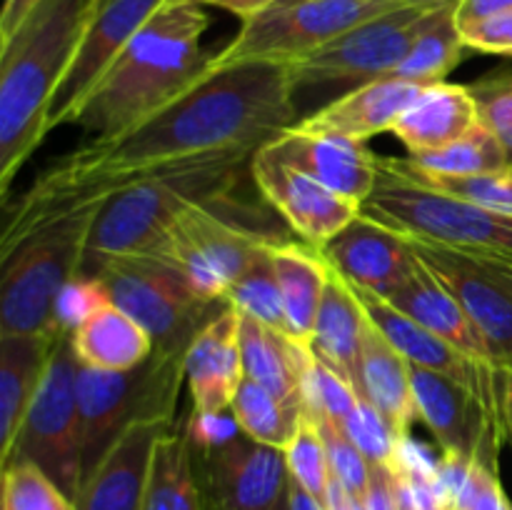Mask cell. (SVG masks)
I'll return each instance as SVG.
<instances>
[{"instance_id": "obj_3", "label": "cell", "mask_w": 512, "mask_h": 510, "mask_svg": "<svg viewBox=\"0 0 512 510\" xmlns=\"http://www.w3.org/2000/svg\"><path fill=\"white\" fill-rule=\"evenodd\" d=\"M88 0H40L0 45V193L48 135L55 90L83 33Z\"/></svg>"}, {"instance_id": "obj_49", "label": "cell", "mask_w": 512, "mask_h": 510, "mask_svg": "<svg viewBox=\"0 0 512 510\" xmlns=\"http://www.w3.org/2000/svg\"><path fill=\"white\" fill-rule=\"evenodd\" d=\"M38 3L40 0H5L3 15H0V45L8 43L18 33L20 25L28 20V15L33 13Z\"/></svg>"}, {"instance_id": "obj_34", "label": "cell", "mask_w": 512, "mask_h": 510, "mask_svg": "<svg viewBox=\"0 0 512 510\" xmlns=\"http://www.w3.org/2000/svg\"><path fill=\"white\" fill-rule=\"evenodd\" d=\"M403 163L415 173L445 175V178L512 173L510 153L483 120L455 143L440 150H430V153L408 155L403 158Z\"/></svg>"}, {"instance_id": "obj_42", "label": "cell", "mask_w": 512, "mask_h": 510, "mask_svg": "<svg viewBox=\"0 0 512 510\" xmlns=\"http://www.w3.org/2000/svg\"><path fill=\"white\" fill-rule=\"evenodd\" d=\"M313 418L318 423L320 435H323L325 450H328L330 470L360 500L365 490H368L373 465L368 463V458L360 453L358 445L345 435V430L338 423H333L330 418H323V415H313Z\"/></svg>"}, {"instance_id": "obj_33", "label": "cell", "mask_w": 512, "mask_h": 510, "mask_svg": "<svg viewBox=\"0 0 512 510\" xmlns=\"http://www.w3.org/2000/svg\"><path fill=\"white\" fill-rule=\"evenodd\" d=\"M455 8L458 5H445V8H435L430 13L420 33L415 35L405 60L393 73L395 78L420 85H435L445 83V78L458 68L463 53L470 48L460 33Z\"/></svg>"}, {"instance_id": "obj_29", "label": "cell", "mask_w": 512, "mask_h": 510, "mask_svg": "<svg viewBox=\"0 0 512 510\" xmlns=\"http://www.w3.org/2000/svg\"><path fill=\"white\" fill-rule=\"evenodd\" d=\"M270 258H273L290 335L310 345L333 268L313 245L283 238L270 243Z\"/></svg>"}, {"instance_id": "obj_18", "label": "cell", "mask_w": 512, "mask_h": 510, "mask_svg": "<svg viewBox=\"0 0 512 510\" xmlns=\"http://www.w3.org/2000/svg\"><path fill=\"white\" fill-rule=\"evenodd\" d=\"M320 253L353 288L388 298L418 265L408 235L360 213Z\"/></svg>"}, {"instance_id": "obj_19", "label": "cell", "mask_w": 512, "mask_h": 510, "mask_svg": "<svg viewBox=\"0 0 512 510\" xmlns=\"http://www.w3.org/2000/svg\"><path fill=\"white\" fill-rule=\"evenodd\" d=\"M355 293H358L370 323L385 335V340H388L410 365L433 370V373L440 375H448V378L460 380V383L475 388L488 400H500V380H503V373L465 358V355L460 353V350H455L448 340H443L440 335H435L433 330H428L425 325H420L418 320L410 318L408 313L395 308L390 300L360 288H355Z\"/></svg>"}, {"instance_id": "obj_56", "label": "cell", "mask_w": 512, "mask_h": 510, "mask_svg": "<svg viewBox=\"0 0 512 510\" xmlns=\"http://www.w3.org/2000/svg\"><path fill=\"white\" fill-rule=\"evenodd\" d=\"M433 510H448V508H433Z\"/></svg>"}, {"instance_id": "obj_38", "label": "cell", "mask_w": 512, "mask_h": 510, "mask_svg": "<svg viewBox=\"0 0 512 510\" xmlns=\"http://www.w3.org/2000/svg\"><path fill=\"white\" fill-rule=\"evenodd\" d=\"M285 463H288L290 478L298 480L310 495H315L323 503L333 470H330L323 435H320L318 423L308 413V408H305L303 420H300L298 433L293 435V440L285 448Z\"/></svg>"}, {"instance_id": "obj_4", "label": "cell", "mask_w": 512, "mask_h": 510, "mask_svg": "<svg viewBox=\"0 0 512 510\" xmlns=\"http://www.w3.org/2000/svg\"><path fill=\"white\" fill-rule=\"evenodd\" d=\"M258 150L203 155L120 188L95 218L83 265L118 255L158 253L190 208L233 195Z\"/></svg>"}, {"instance_id": "obj_17", "label": "cell", "mask_w": 512, "mask_h": 510, "mask_svg": "<svg viewBox=\"0 0 512 510\" xmlns=\"http://www.w3.org/2000/svg\"><path fill=\"white\" fill-rule=\"evenodd\" d=\"M413 388L418 420L433 433L443 455L473 460L483 443L508 435L500 400H488L460 380L413 365Z\"/></svg>"}, {"instance_id": "obj_37", "label": "cell", "mask_w": 512, "mask_h": 510, "mask_svg": "<svg viewBox=\"0 0 512 510\" xmlns=\"http://www.w3.org/2000/svg\"><path fill=\"white\" fill-rule=\"evenodd\" d=\"M393 170H398L405 178L425 185V188L440 190V193L455 195L468 203L483 205V208L503 210L512 213V173L498 175H473V178H445V175H423L410 170L403 158H383Z\"/></svg>"}, {"instance_id": "obj_20", "label": "cell", "mask_w": 512, "mask_h": 510, "mask_svg": "<svg viewBox=\"0 0 512 510\" xmlns=\"http://www.w3.org/2000/svg\"><path fill=\"white\" fill-rule=\"evenodd\" d=\"M425 88L428 85L388 75V78L373 80V83H365L360 88L338 95L323 108L300 118L295 128L305 130V133L365 143V140L385 133V130L393 133L405 110L418 100V95Z\"/></svg>"}, {"instance_id": "obj_51", "label": "cell", "mask_w": 512, "mask_h": 510, "mask_svg": "<svg viewBox=\"0 0 512 510\" xmlns=\"http://www.w3.org/2000/svg\"><path fill=\"white\" fill-rule=\"evenodd\" d=\"M323 505H325V510H360V500L355 498V495L350 493V490L345 488V485L340 483L335 475L330 478L328 493H325Z\"/></svg>"}, {"instance_id": "obj_50", "label": "cell", "mask_w": 512, "mask_h": 510, "mask_svg": "<svg viewBox=\"0 0 512 510\" xmlns=\"http://www.w3.org/2000/svg\"><path fill=\"white\" fill-rule=\"evenodd\" d=\"M188 3L223 8V10H228V13L238 15V18L245 23V20L255 18V15H260V13H265L268 8H273L278 0H188Z\"/></svg>"}, {"instance_id": "obj_36", "label": "cell", "mask_w": 512, "mask_h": 510, "mask_svg": "<svg viewBox=\"0 0 512 510\" xmlns=\"http://www.w3.org/2000/svg\"><path fill=\"white\" fill-rule=\"evenodd\" d=\"M225 298L230 300L238 313L250 315V318L260 320V323L270 325V328L288 333V320H285L283 298H280L278 278H275L273 258H270V243L258 258L250 263V268L240 275L228 290Z\"/></svg>"}, {"instance_id": "obj_35", "label": "cell", "mask_w": 512, "mask_h": 510, "mask_svg": "<svg viewBox=\"0 0 512 510\" xmlns=\"http://www.w3.org/2000/svg\"><path fill=\"white\" fill-rule=\"evenodd\" d=\"M230 413L245 435L258 443L285 450L293 435L298 433L300 420L305 415V403L278 398L273 390L245 378L235 393Z\"/></svg>"}, {"instance_id": "obj_27", "label": "cell", "mask_w": 512, "mask_h": 510, "mask_svg": "<svg viewBox=\"0 0 512 510\" xmlns=\"http://www.w3.org/2000/svg\"><path fill=\"white\" fill-rule=\"evenodd\" d=\"M385 300H390L395 308H400L403 313H408L410 318L418 320L420 325L433 330L435 335L448 340V343L453 345L455 350H460L465 358H470L478 365L493 368L483 338H480V333L475 330L473 320L468 318V313H465V308L460 305V300L450 293L448 285L440 283V280L420 263V258L413 275H410L403 285H398Z\"/></svg>"}, {"instance_id": "obj_7", "label": "cell", "mask_w": 512, "mask_h": 510, "mask_svg": "<svg viewBox=\"0 0 512 510\" xmlns=\"http://www.w3.org/2000/svg\"><path fill=\"white\" fill-rule=\"evenodd\" d=\"M363 213L413 238L450 245L512 268V213L425 188L380 158V178Z\"/></svg>"}, {"instance_id": "obj_21", "label": "cell", "mask_w": 512, "mask_h": 510, "mask_svg": "<svg viewBox=\"0 0 512 510\" xmlns=\"http://www.w3.org/2000/svg\"><path fill=\"white\" fill-rule=\"evenodd\" d=\"M243 380L240 313L228 305L195 335L185 350V383L193 400V413H230V405Z\"/></svg>"}, {"instance_id": "obj_12", "label": "cell", "mask_w": 512, "mask_h": 510, "mask_svg": "<svg viewBox=\"0 0 512 510\" xmlns=\"http://www.w3.org/2000/svg\"><path fill=\"white\" fill-rule=\"evenodd\" d=\"M433 10L418 5H400L345 30L315 53L290 63L295 98L305 90L348 93L373 80L388 78L408 55L415 35Z\"/></svg>"}, {"instance_id": "obj_22", "label": "cell", "mask_w": 512, "mask_h": 510, "mask_svg": "<svg viewBox=\"0 0 512 510\" xmlns=\"http://www.w3.org/2000/svg\"><path fill=\"white\" fill-rule=\"evenodd\" d=\"M265 145L280 160L305 170L330 190L358 200L360 205L378 185L380 160L365 148V143L305 133L293 125Z\"/></svg>"}, {"instance_id": "obj_48", "label": "cell", "mask_w": 512, "mask_h": 510, "mask_svg": "<svg viewBox=\"0 0 512 510\" xmlns=\"http://www.w3.org/2000/svg\"><path fill=\"white\" fill-rule=\"evenodd\" d=\"M512 10V0H460L455 8L458 25L478 23V20L493 18V15L508 13Z\"/></svg>"}, {"instance_id": "obj_14", "label": "cell", "mask_w": 512, "mask_h": 510, "mask_svg": "<svg viewBox=\"0 0 512 510\" xmlns=\"http://www.w3.org/2000/svg\"><path fill=\"white\" fill-rule=\"evenodd\" d=\"M193 458L208 510H273L288 493L285 450L243 430L208 448L193 445Z\"/></svg>"}, {"instance_id": "obj_53", "label": "cell", "mask_w": 512, "mask_h": 510, "mask_svg": "<svg viewBox=\"0 0 512 510\" xmlns=\"http://www.w3.org/2000/svg\"><path fill=\"white\" fill-rule=\"evenodd\" d=\"M500 410H503L505 433L512 440V370H505L500 380Z\"/></svg>"}, {"instance_id": "obj_54", "label": "cell", "mask_w": 512, "mask_h": 510, "mask_svg": "<svg viewBox=\"0 0 512 510\" xmlns=\"http://www.w3.org/2000/svg\"><path fill=\"white\" fill-rule=\"evenodd\" d=\"M405 5H418V8H428V10H435V8H445V5H458L460 0H403Z\"/></svg>"}, {"instance_id": "obj_13", "label": "cell", "mask_w": 512, "mask_h": 510, "mask_svg": "<svg viewBox=\"0 0 512 510\" xmlns=\"http://www.w3.org/2000/svg\"><path fill=\"white\" fill-rule=\"evenodd\" d=\"M420 263L448 285L483 338L490 365L512 370V268L408 235Z\"/></svg>"}, {"instance_id": "obj_15", "label": "cell", "mask_w": 512, "mask_h": 510, "mask_svg": "<svg viewBox=\"0 0 512 510\" xmlns=\"http://www.w3.org/2000/svg\"><path fill=\"white\" fill-rule=\"evenodd\" d=\"M165 3L168 0H88L78 48L50 105L48 133L73 123V115L105 70Z\"/></svg>"}, {"instance_id": "obj_26", "label": "cell", "mask_w": 512, "mask_h": 510, "mask_svg": "<svg viewBox=\"0 0 512 510\" xmlns=\"http://www.w3.org/2000/svg\"><path fill=\"white\" fill-rule=\"evenodd\" d=\"M480 125V108L470 85L435 83L418 95L393 128L410 155L455 143Z\"/></svg>"}, {"instance_id": "obj_55", "label": "cell", "mask_w": 512, "mask_h": 510, "mask_svg": "<svg viewBox=\"0 0 512 510\" xmlns=\"http://www.w3.org/2000/svg\"><path fill=\"white\" fill-rule=\"evenodd\" d=\"M273 510H290V503H288V493H285L283 495V498H280V503L278 505H275V508Z\"/></svg>"}, {"instance_id": "obj_23", "label": "cell", "mask_w": 512, "mask_h": 510, "mask_svg": "<svg viewBox=\"0 0 512 510\" xmlns=\"http://www.w3.org/2000/svg\"><path fill=\"white\" fill-rule=\"evenodd\" d=\"M175 425L138 423L85 475L75 510H140L158 440Z\"/></svg>"}, {"instance_id": "obj_10", "label": "cell", "mask_w": 512, "mask_h": 510, "mask_svg": "<svg viewBox=\"0 0 512 510\" xmlns=\"http://www.w3.org/2000/svg\"><path fill=\"white\" fill-rule=\"evenodd\" d=\"M245 205L228 198L195 205L170 230L160 255L178 265L190 283L210 300H225L235 280L255 258L280 240L260 230L255 215H243Z\"/></svg>"}, {"instance_id": "obj_45", "label": "cell", "mask_w": 512, "mask_h": 510, "mask_svg": "<svg viewBox=\"0 0 512 510\" xmlns=\"http://www.w3.org/2000/svg\"><path fill=\"white\" fill-rule=\"evenodd\" d=\"M480 120L493 130L512 158V75H493L470 85Z\"/></svg>"}, {"instance_id": "obj_43", "label": "cell", "mask_w": 512, "mask_h": 510, "mask_svg": "<svg viewBox=\"0 0 512 510\" xmlns=\"http://www.w3.org/2000/svg\"><path fill=\"white\" fill-rule=\"evenodd\" d=\"M358 403V393L353 385L335 373L330 365L315 358L313 368H310L308 380H305V408L310 415H323L333 423L343 425L350 410Z\"/></svg>"}, {"instance_id": "obj_28", "label": "cell", "mask_w": 512, "mask_h": 510, "mask_svg": "<svg viewBox=\"0 0 512 510\" xmlns=\"http://www.w3.org/2000/svg\"><path fill=\"white\" fill-rule=\"evenodd\" d=\"M60 335H0V460L8 458Z\"/></svg>"}, {"instance_id": "obj_1", "label": "cell", "mask_w": 512, "mask_h": 510, "mask_svg": "<svg viewBox=\"0 0 512 510\" xmlns=\"http://www.w3.org/2000/svg\"><path fill=\"white\" fill-rule=\"evenodd\" d=\"M300 120L290 63L245 60L205 68L175 98L113 135H95L50 163L8 210L0 253L43 220L185 160L258 150Z\"/></svg>"}, {"instance_id": "obj_31", "label": "cell", "mask_w": 512, "mask_h": 510, "mask_svg": "<svg viewBox=\"0 0 512 510\" xmlns=\"http://www.w3.org/2000/svg\"><path fill=\"white\" fill-rule=\"evenodd\" d=\"M70 343L78 363L95 370L138 368L155 350V340L148 330L115 303L105 305L75 328Z\"/></svg>"}, {"instance_id": "obj_46", "label": "cell", "mask_w": 512, "mask_h": 510, "mask_svg": "<svg viewBox=\"0 0 512 510\" xmlns=\"http://www.w3.org/2000/svg\"><path fill=\"white\" fill-rule=\"evenodd\" d=\"M465 45L470 50L490 55H512V10L478 20V23L460 25Z\"/></svg>"}, {"instance_id": "obj_25", "label": "cell", "mask_w": 512, "mask_h": 510, "mask_svg": "<svg viewBox=\"0 0 512 510\" xmlns=\"http://www.w3.org/2000/svg\"><path fill=\"white\" fill-rule=\"evenodd\" d=\"M240 350L245 378L273 390L278 398L305 403V380L315 363L308 343L240 313Z\"/></svg>"}, {"instance_id": "obj_16", "label": "cell", "mask_w": 512, "mask_h": 510, "mask_svg": "<svg viewBox=\"0 0 512 510\" xmlns=\"http://www.w3.org/2000/svg\"><path fill=\"white\" fill-rule=\"evenodd\" d=\"M250 175L263 198L293 228V233L318 250L363 213L358 200L335 193L310 173L280 160L270 153L268 145L253 155Z\"/></svg>"}, {"instance_id": "obj_9", "label": "cell", "mask_w": 512, "mask_h": 510, "mask_svg": "<svg viewBox=\"0 0 512 510\" xmlns=\"http://www.w3.org/2000/svg\"><path fill=\"white\" fill-rule=\"evenodd\" d=\"M78 370L70 333L60 335L40 388L20 423L8 463H30L43 470L65 495L78 498L83 485V430H80Z\"/></svg>"}, {"instance_id": "obj_52", "label": "cell", "mask_w": 512, "mask_h": 510, "mask_svg": "<svg viewBox=\"0 0 512 510\" xmlns=\"http://www.w3.org/2000/svg\"><path fill=\"white\" fill-rule=\"evenodd\" d=\"M288 503H290V510H325V505L320 503L315 495H310L308 490L293 478H290L288 483Z\"/></svg>"}, {"instance_id": "obj_47", "label": "cell", "mask_w": 512, "mask_h": 510, "mask_svg": "<svg viewBox=\"0 0 512 510\" xmlns=\"http://www.w3.org/2000/svg\"><path fill=\"white\" fill-rule=\"evenodd\" d=\"M360 510H400L395 473L390 465H373L368 490L360 498Z\"/></svg>"}, {"instance_id": "obj_2", "label": "cell", "mask_w": 512, "mask_h": 510, "mask_svg": "<svg viewBox=\"0 0 512 510\" xmlns=\"http://www.w3.org/2000/svg\"><path fill=\"white\" fill-rule=\"evenodd\" d=\"M208 23L203 5L168 0L105 70L73 123L113 135L175 98L213 58L200 45Z\"/></svg>"}, {"instance_id": "obj_41", "label": "cell", "mask_w": 512, "mask_h": 510, "mask_svg": "<svg viewBox=\"0 0 512 510\" xmlns=\"http://www.w3.org/2000/svg\"><path fill=\"white\" fill-rule=\"evenodd\" d=\"M340 428L358 445L370 465H393L400 438L368 400L358 398V403Z\"/></svg>"}, {"instance_id": "obj_24", "label": "cell", "mask_w": 512, "mask_h": 510, "mask_svg": "<svg viewBox=\"0 0 512 510\" xmlns=\"http://www.w3.org/2000/svg\"><path fill=\"white\" fill-rule=\"evenodd\" d=\"M355 393L358 398L368 400L388 420L398 438L410 435L413 425L418 423L413 365L385 340V335L370 323V318L363 333Z\"/></svg>"}, {"instance_id": "obj_40", "label": "cell", "mask_w": 512, "mask_h": 510, "mask_svg": "<svg viewBox=\"0 0 512 510\" xmlns=\"http://www.w3.org/2000/svg\"><path fill=\"white\" fill-rule=\"evenodd\" d=\"M503 438L483 443V448L470 460V473L455 500L453 510H512V503L500 483L498 453Z\"/></svg>"}, {"instance_id": "obj_44", "label": "cell", "mask_w": 512, "mask_h": 510, "mask_svg": "<svg viewBox=\"0 0 512 510\" xmlns=\"http://www.w3.org/2000/svg\"><path fill=\"white\" fill-rule=\"evenodd\" d=\"M110 303L113 300H110V293L103 280L93 278V275H75L65 285L63 293L58 295V303H55V323L65 333H73L90 315H95Z\"/></svg>"}, {"instance_id": "obj_6", "label": "cell", "mask_w": 512, "mask_h": 510, "mask_svg": "<svg viewBox=\"0 0 512 510\" xmlns=\"http://www.w3.org/2000/svg\"><path fill=\"white\" fill-rule=\"evenodd\" d=\"M185 353L155 348L130 370H95L80 365L78 405L83 430V480L110 448L138 423H178Z\"/></svg>"}, {"instance_id": "obj_11", "label": "cell", "mask_w": 512, "mask_h": 510, "mask_svg": "<svg viewBox=\"0 0 512 510\" xmlns=\"http://www.w3.org/2000/svg\"><path fill=\"white\" fill-rule=\"evenodd\" d=\"M400 5L403 0H278L265 13L245 20L238 35L210 58L208 68L245 60L293 63Z\"/></svg>"}, {"instance_id": "obj_30", "label": "cell", "mask_w": 512, "mask_h": 510, "mask_svg": "<svg viewBox=\"0 0 512 510\" xmlns=\"http://www.w3.org/2000/svg\"><path fill=\"white\" fill-rule=\"evenodd\" d=\"M365 325H368V313H365L358 293L343 275L333 270L323 303H320L310 348H313L315 358L343 375L353 388L358 385Z\"/></svg>"}, {"instance_id": "obj_5", "label": "cell", "mask_w": 512, "mask_h": 510, "mask_svg": "<svg viewBox=\"0 0 512 510\" xmlns=\"http://www.w3.org/2000/svg\"><path fill=\"white\" fill-rule=\"evenodd\" d=\"M105 200L95 198L43 220L0 253V335H63L55 303L80 275L90 230Z\"/></svg>"}, {"instance_id": "obj_8", "label": "cell", "mask_w": 512, "mask_h": 510, "mask_svg": "<svg viewBox=\"0 0 512 510\" xmlns=\"http://www.w3.org/2000/svg\"><path fill=\"white\" fill-rule=\"evenodd\" d=\"M80 275L100 278L110 300L133 315L155 340V348L185 353L195 335L230 305L210 300L188 275L160 253L105 258L80 268Z\"/></svg>"}, {"instance_id": "obj_39", "label": "cell", "mask_w": 512, "mask_h": 510, "mask_svg": "<svg viewBox=\"0 0 512 510\" xmlns=\"http://www.w3.org/2000/svg\"><path fill=\"white\" fill-rule=\"evenodd\" d=\"M3 510H75V500L43 470L15 460L3 465Z\"/></svg>"}, {"instance_id": "obj_32", "label": "cell", "mask_w": 512, "mask_h": 510, "mask_svg": "<svg viewBox=\"0 0 512 510\" xmlns=\"http://www.w3.org/2000/svg\"><path fill=\"white\" fill-rule=\"evenodd\" d=\"M140 510H208L185 420H178L175 428H170L155 445Z\"/></svg>"}]
</instances>
